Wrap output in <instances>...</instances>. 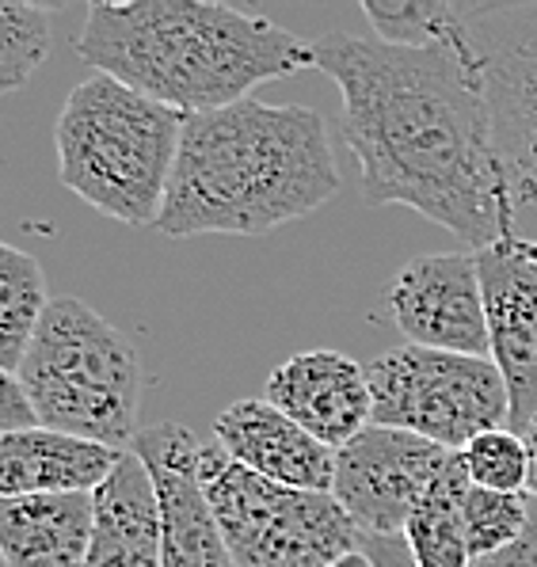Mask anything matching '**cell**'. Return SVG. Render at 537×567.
Returning a JSON list of instances; mask_svg holds the SVG:
<instances>
[{
  "instance_id": "277c9868",
  "label": "cell",
  "mask_w": 537,
  "mask_h": 567,
  "mask_svg": "<svg viewBox=\"0 0 537 567\" xmlns=\"http://www.w3.org/2000/svg\"><path fill=\"white\" fill-rule=\"evenodd\" d=\"M184 126L187 115L92 73L69 92L54 122L58 176L95 214L157 229Z\"/></svg>"
},
{
  "instance_id": "4fadbf2b",
  "label": "cell",
  "mask_w": 537,
  "mask_h": 567,
  "mask_svg": "<svg viewBox=\"0 0 537 567\" xmlns=\"http://www.w3.org/2000/svg\"><path fill=\"white\" fill-rule=\"evenodd\" d=\"M264 400L332 450H343L374 423L366 365L343 351H301L275 365Z\"/></svg>"
},
{
  "instance_id": "8992f818",
  "label": "cell",
  "mask_w": 537,
  "mask_h": 567,
  "mask_svg": "<svg viewBox=\"0 0 537 567\" xmlns=\"http://www.w3.org/2000/svg\"><path fill=\"white\" fill-rule=\"evenodd\" d=\"M203 484L237 567H328L362 548L335 495L275 484L221 450H203Z\"/></svg>"
},
{
  "instance_id": "7c38bea8",
  "label": "cell",
  "mask_w": 537,
  "mask_h": 567,
  "mask_svg": "<svg viewBox=\"0 0 537 567\" xmlns=\"http://www.w3.org/2000/svg\"><path fill=\"white\" fill-rule=\"evenodd\" d=\"M488 312L492 362L510 396V431L523 434L537 419V267L523 256L515 233L473 251Z\"/></svg>"
},
{
  "instance_id": "603a6c76",
  "label": "cell",
  "mask_w": 537,
  "mask_h": 567,
  "mask_svg": "<svg viewBox=\"0 0 537 567\" xmlns=\"http://www.w3.org/2000/svg\"><path fill=\"white\" fill-rule=\"evenodd\" d=\"M457 457H462L473 487H488V492H526L530 487V450H526L523 434H515L510 426L484 431Z\"/></svg>"
},
{
  "instance_id": "7402d4cb",
  "label": "cell",
  "mask_w": 537,
  "mask_h": 567,
  "mask_svg": "<svg viewBox=\"0 0 537 567\" xmlns=\"http://www.w3.org/2000/svg\"><path fill=\"white\" fill-rule=\"evenodd\" d=\"M530 518V492H488L469 487L465 495V537H469L473 567L504 553L518 540Z\"/></svg>"
},
{
  "instance_id": "ffe728a7",
  "label": "cell",
  "mask_w": 537,
  "mask_h": 567,
  "mask_svg": "<svg viewBox=\"0 0 537 567\" xmlns=\"http://www.w3.org/2000/svg\"><path fill=\"white\" fill-rule=\"evenodd\" d=\"M47 309L50 298L39 259L4 244L0 248V373H20Z\"/></svg>"
},
{
  "instance_id": "9c48e42d",
  "label": "cell",
  "mask_w": 537,
  "mask_h": 567,
  "mask_svg": "<svg viewBox=\"0 0 537 567\" xmlns=\"http://www.w3.org/2000/svg\"><path fill=\"white\" fill-rule=\"evenodd\" d=\"M454 453L409 431L370 423L359 439L335 450L332 495L362 537L404 540L415 507L431 492Z\"/></svg>"
},
{
  "instance_id": "5b68a950",
  "label": "cell",
  "mask_w": 537,
  "mask_h": 567,
  "mask_svg": "<svg viewBox=\"0 0 537 567\" xmlns=\"http://www.w3.org/2000/svg\"><path fill=\"white\" fill-rule=\"evenodd\" d=\"M16 378L42 426L111 450L134 446L145 370L134 343L81 298L50 301Z\"/></svg>"
},
{
  "instance_id": "83f0119b",
  "label": "cell",
  "mask_w": 537,
  "mask_h": 567,
  "mask_svg": "<svg viewBox=\"0 0 537 567\" xmlns=\"http://www.w3.org/2000/svg\"><path fill=\"white\" fill-rule=\"evenodd\" d=\"M518 248H523V256L537 267V240H534V244H530V240H518Z\"/></svg>"
},
{
  "instance_id": "5bb4252c",
  "label": "cell",
  "mask_w": 537,
  "mask_h": 567,
  "mask_svg": "<svg viewBox=\"0 0 537 567\" xmlns=\"http://www.w3.org/2000/svg\"><path fill=\"white\" fill-rule=\"evenodd\" d=\"M214 439L229 461L248 473L298 487V492L332 495L335 450L301 431L290 415H282L267 400H237L214 419Z\"/></svg>"
},
{
  "instance_id": "6da1fadb",
  "label": "cell",
  "mask_w": 537,
  "mask_h": 567,
  "mask_svg": "<svg viewBox=\"0 0 537 567\" xmlns=\"http://www.w3.org/2000/svg\"><path fill=\"white\" fill-rule=\"evenodd\" d=\"M313 69L343 95V137L366 206H409L481 251L507 229L492 107L476 61L328 31Z\"/></svg>"
},
{
  "instance_id": "4316f807",
  "label": "cell",
  "mask_w": 537,
  "mask_h": 567,
  "mask_svg": "<svg viewBox=\"0 0 537 567\" xmlns=\"http://www.w3.org/2000/svg\"><path fill=\"white\" fill-rule=\"evenodd\" d=\"M328 567H378V564H374V556H370V553H362V548H354V553L340 556V560H332Z\"/></svg>"
},
{
  "instance_id": "30bf717a",
  "label": "cell",
  "mask_w": 537,
  "mask_h": 567,
  "mask_svg": "<svg viewBox=\"0 0 537 567\" xmlns=\"http://www.w3.org/2000/svg\"><path fill=\"white\" fill-rule=\"evenodd\" d=\"M389 312L412 347L492 359L484 286L473 251L457 248L412 259L389 290Z\"/></svg>"
},
{
  "instance_id": "8fae6325",
  "label": "cell",
  "mask_w": 537,
  "mask_h": 567,
  "mask_svg": "<svg viewBox=\"0 0 537 567\" xmlns=\"http://www.w3.org/2000/svg\"><path fill=\"white\" fill-rule=\"evenodd\" d=\"M161 499V567H237L203 484V450L179 423H157L134 439Z\"/></svg>"
},
{
  "instance_id": "d4e9b609",
  "label": "cell",
  "mask_w": 537,
  "mask_h": 567,
  "mask_svg": "<svg viewBox=\"0 0 537 567\" xmlns=\"http://www.w3.org/2000/svg\"><path fill=\"white\" fill-rule=\"evenodd\" d=\"M476 567H537V499L530 495V518H526V529L518 534V540L504 553L488 556Z\"/></svg>"
},
{
  "instance_id": "2e32d148",
  "label": "cell",
  "mask_w": 537,
  "mask_h": 567,
  "mask_svg": "<svg viewBox=\"0 0 537 567\" xmlns=\"http://www.w3.org/2000/svg\"><path fill=\"white\" fill-rule=\"evenodd\" d=\"M95 529V492L20 495L0 503L4 567H84Z\"/></svg>"
},
{
  "instance_id": "ba28073f",
  "label": "cell",
  "mask_w": 537,
  "mask_h": 567,
  "mask_svg": "<svg viewBox=\"0 0 537 567\" xmlns=\"http://www.w3.org/2000/svg\"><path fill=\"white\" fill-rule=\"evenodd\" d=\"M469 47L492 107L510 233L537 240V4H473Z\"/></svg>"
},
{
  "instance_id": "484cf974",
  "label": "cell",
  "mask_w": 537,
  "mask_h": 567,
  "mask_svg": "<svg viewBox=\"0 0 537 567\" xmlns=\"http://www.w3.org/2000/svg\"><path fill=\"white\" fill-rule=\"evenodd\" d=\"M523 439H526V450H530V487H526V492L537 499V419L523 431Z\"/></svg>"
},
{
  "instance_id": "cb8c5ba5",
  "label": "cell",
  "mask_w": 537,
  "mask_h": 567,
  "mask_svg": "<svg viewBox=\"0 0 537 567\" xmlns=\"http://www.w3.org/2000/svg\"><path fill=\"white\" fill-rule=\"evenodd\" d=\"M42 426L28 389L16 373H0V434H23Z\"/></svg>"
},
{
  "instance_id": "ac0fdd59",
  "label": "cell",
  "mask_w": 537,
  "mask_h": 567,
  "mask_svg": "<svg viewBox=\"0 0 537 567\" xmlns=\"http://www.w3.org/2000/svg\"><path fill=\"white\" fill-rule=\"evenodd\" d=\"M473 480L465 473L462 457L446 465V473L431 484L423 503L415 507L404 540L415 567H473L469 537H465V495Z\"/></svg>"
},
{
  "instance_id": "3957f363",
  "label": "cell",
  "mask_w": 537,
  "mask_h": 567,
  "mask_svg": "<svg viewBox=\"0 0 537 567\" xmlns=\"http://www.w3.org/2000/svg\"><path fill=\"white\" fill-rule=\"evenodd\" d=\"M76 50L95 73L179 115H210L264 81L313 69V47L264 16L214 0L92 4Z\"/></svg>"
},
{
  "instance_id": "9a60e30c",
  "label": "cell",
  "mask_w": 537,
  "mask_h": 567,
  "mask_svg": "<svg viewBox=\"0 0 537 567\" xmlns=\"http://www.w3.org/2000/svg\"><path fill=\"white\" fill-rule=\"evenodd\" d=\"M126 450H111L76 434L34 426L23 434H0V495H76L100 492Z\"/></svg>"
},
{
  "instance_id": "44dd1931",
  "label": "cell",
  "mask_w": 537,
  "mask_h": 567,
  "mask_svg": "<svg viewBox=\"0 0 537 567\" xmlns=\"http://www.w3.org/2000/svg\"><path fill=\"white\" fill-rule=\"evenodd\" d=\"M54 23L47 4L0 0V92L12 95L39 73L50 54Z\"/></svg>"
},
{
  "instance_id": "7a4b0ae2",
  "label": "cell",
  "mask_w": 537,
  "mask_h": 567,
  "mask_svg": "<svg viewBox=\"0 0 537 567\" xmlns=\"http://www.w3.org/2000/svg\"><path fill=\"white\" fill-rule=\"evenodd\" d=\"M340 190L324 118L306 103L240 100L190 115L157 229L164 237H259Z\"/></svg>"
},
{
  "instance_id": "d6986e66",
  "label": "cell",
  "mask_w": 537,
  "mask_h": 567,
  "mask_svg": "<svg viewBox=\"0 0 537 567\" xmlns=\"http://www.w3.org/2000/svg\"><path fill=\"white\" fill-rule=\"evenodd\" d=\"M469 0H362V16L381 42L409 50H457L473 61Z\"/></svg>"
},
{
  "instance_id": "e0dca14e",
  "label": "cell",
  "mask_w": 537,
  "mask_h": 567,
  "mask_svg": "<svg viewBox=\"0 0 537 567\" xmlns=\"http://www.w3.org/2000/svg\"><path fill=\"white\" fill-rule=\"evenodd\" d=\"M84 567H161V499L145 461L123 453L95 492V529Z\"/></svg>"
},
{
  "instance_id": "52a82bcc",
  "label": "cell",
  "mask_w": 537,
  "mask_h": 567,
  "mask_svg": "<svg viewBox=\"0 0 537 567\" xmlns=\"http://www.w3.org/2000/svg\"><path fill=\"white\" fill-rule=\"evenodd\" d=\"M374 426H393L462 453L484 431L510 426L507 381L492 359L393 347L366 362Z\"/></svg>"
}]
</instances>
